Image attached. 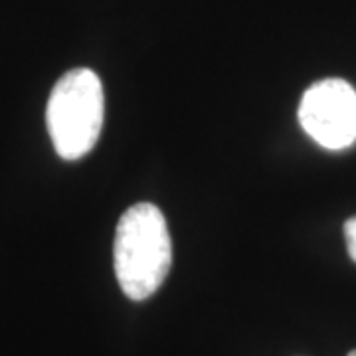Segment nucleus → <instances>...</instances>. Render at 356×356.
<instances>
[{"mask_svg":"<svg viewBox=\"0 0 356 356\" xmlns=\"http://www.w3.org/2000/svg\"><path fill=\"white\" fill-rule=\"evenodd\" d=\"M115 273L133 301L149 299L165 283L172 264V242L163 212L149 202L131 206L117 224Z\"/></svg>","mask_w":356,"mask_h":356,"instance_id":"nucleus-1","label":"nucleus"},{"mask_svg":"<svg viewBox=\"0 0 356 356\" xmlns=\"http://www.w3.org/2000/svg\"><path fill=\"white\" fill-rule=\"evenodd\" d=\"M105 97L99 76L76 67L58 79L46 107V125L56 153L77 161L95 147L103 127Z\"/></svg>","mask_w":356,"mask_h":356,"instance_id":"nucleus-2","label":"nucleus"},{"mask_svg":"<svg viewBox=\"0 0 356 356\" xmlns=\"http://www.w3.org/2000/svg\"><path fill=\"white\" fill-rule=\"evenodd\" d=\"M299 123L311 139L329 151L356 143V89L344 79H323L299 103Z\"/></svg>","mask_w":356,"mask_h":356,"instance_id":"nucleus-3","label":"nucleus"},{"mask_svg":"<svg viewBox=\"0 0 356 356\" xmlns=\"http://www.w3.org/2000/svg\"><path fill=\"white\" fill-rule=\"evenodd\" d=\"M344 240H346L348 255L353 257V261H356V216L346 220V224H344Z\"/></svg>","mask_w":356,"mask_h":356,"instance_id":"nucleus-4","label":"nucleus"},{"mask_svg":"<svg viewBox=\"0 0 356 356\" xmlns=\"http://www.w3.org/2000/svg\"><path fill=\"white\" fill-rule=\"evenodd\" d=\"M348 356H356V350H353V353H350V355Z\"/></svg>","mask_w":356,"mask_h":356,"instance_id":"nucleus-5","label":"nucleus"}]
</instances>
